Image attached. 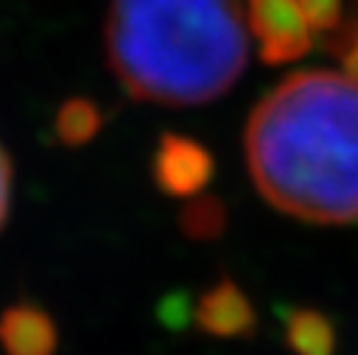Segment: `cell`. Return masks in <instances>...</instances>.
<instances>
[{"mask_svg": "<svg viewBox=\"0 0 358 355\" xmlns=\"http://www.w3.org/2000/svg\"><path fill=\"white\" fill-rule=\"evenodd\" d=\"M246 22L263 59L291 61L319 39L302 0H246Z\"/></svg>", "mask_w": 358, "mask_h": 355, "instance_id": "cell-3", "label": "cell"}, {"mask_svg": "<svg viewBox=\"0 0 358 355\" xmlns=\"http://www.w3.org/2000/svg\"><path fill=\"white\" fill-rule=\"evenodd\" d=\"M103 36L126 92L162 106L224 95L249 59L241 0H112Z\"/></svg>", "mask_w": 358, "mask_h": 355, "instance_id": "cell-2", "label": "cell"}, {"mask_svg": "<svg viewBox=\"0 0 358 355\" xmlns=\"http://www.w3.org/2000/svg\"><path fill=\"white\" fill-rule=\"evenodd\" d=\"M260 196L308 224L358 221V75L299 70L271 87L246 123Z\"/></svg>", "mask_w": 358, "mask_h": 355, "instance_id": "cell-1", "label": "cell"}, {"mask_svg": "<svg viewBox=\"0 0 358 355\" xmlns=\"http://www.w3.org/2000/svg\"><path fill=\"white\" fill-rule=\"evenodd\" d=\"M8 207H11V159L0 145V226L8 215Z\"/></svg>", "mask_w": 358, "mask_h": 355, "instance_id": "cell-5", "label": "cell"}, {"mask_svg": "<svg viewBox=\"0 0 358 355\" xmlns=\"http://www.w3.org/2000/svg\"><path fill=\"white\" fill-rule=\"evenodd\" d=\"M0 335L8 355H50L56 341L50 321L34 307L8 310L0 321Z\"/></svg>", "mask_w": 358, "mask_h": 355, "instance_id": "cell-4", "label": "cell"}]
</instances>
